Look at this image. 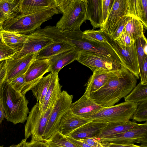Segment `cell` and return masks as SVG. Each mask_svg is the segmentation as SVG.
<instances>
[{
	"label": "cell",
	"mask_w": 147,
	"mask_h": 147,
	"mask_svg": "<svg viewBox=\"0 0 147 147\" xmlns=\"http://www.w3.org/2000/svg\"><path fill=\"white\" fill-rule=\"evenodd\" d=\"M58 13L55 7L29 15L19 13L5 20L2 24V29L21 34H28L39 28L44 22Z\"/></svg>",
	"instance_id": "obj_3"
},
{
	"label": "cell",
	"mask_w": 147,
	"mask_h": 147,
	"mask_svg": "<svg viewBox=\"0 0 147 147\" xmlns=\"http://www.w3.org/2000/svg\"><path fill=\"white\" fill-rule=\"evenodd\" d=\"M114 40L119 45L125 47H130L134 43L129 36L123 30Z\"/></svg>",
	"instance_id": "obj_38"
},
{
	"label": "cell",
	"mask_w": 147,
	"mask_h": 147,
	"mask_svg": "<svg viewBox=\"0 0 147 147\" xmlns=\"http://www.w3.org/2000/svg\"><path fill=\"white\" fill-rule=\"evenodd\" d=\"M26 147H49L44 141H38L27 142Z\"/></svg>",
	"instance_id": "obj_44"
},
{
	"label": "cell",
	"mask_w": 147,
	"mask_h": 147,
	"mask_svg": "<svg viewBox=\"0 0 147 147\" xmlns=\"http://www.w3.org/2000/svg\"><path fill=\"white\" fill-rule=\"evenodd\" d=\"M8 82L13 89L20 94L25 84V74L21 75Z\"/></svg>",
	"instance_id": "obj_37"
},
{
	"label": "cell",
	"mask_w": 147,
	"mask_h": 147,
	"mask_svg": "<svg viewBox=\"0 0 147 147\" xmlns=\"http://www.w3.org/2000/svg\"><path fill=\"white\" fill-rule=\"evenodd\" d=\"M0 147H2V146H0Z\"/></svg>",
	"instance_id": "obj_50"
},
{
	"label": "cell",
	"mask_w": 147,
	"mask_h": 147,
	"mask_svg": "<svg viewBox=\"0 0 147 147\" xmlns=\"http://www.w3.org/2000/svg\"><path fill=\"white\" fill-rule=\"evenodd\" d=\"M73 96L66 91L61 92L50 114L45 130L43 138L44 141L49 138L54 133L59 130L61 119L70 109Z\"/></svg>",
	"instance_id": "obj_7"
},
{
	"label": "cell",
	"mask_w": 147,
	"mask_h": 147,
	"mask_svg": "<svg viewBox=\"0 0 147 147\" xmlns=\"http://www.w3.org/2000/svg\"><path fill=\"white\" fill-rule=\"evenodd\" d=\"M128 14L137 18L147 28V0H127Z\"/></svg>",
	"instance_id": "obj_25"
},
{
	"label": "cell",
	"mask_w": 147,
	"mask_h": 147,
	"mask_svg": "<svg viewBox=\"0 0 147 147\" xmlns=\"http://www.w3.org/2000/svg\"><path fill=\"white\" fill-rule=\"evenodd\" d=\"M124 31L134 42L140 38L145 37L144 27L137 18L132 17L125 26Z\"/></svg>",
	"instance_id": "obj_27"
},
{
	"label": "cell",
	"mask_w": 147,
	"mask_h": 147,
	"mask_svg": "<svg viewBox=\"0 0 147 147\" xmlns=\"http://www.w3.org/2000/svg\"><path fill=\"white\" fill-rule=\"evenodd\" d=\"M62 16L55 26L62 30L78 31L86 19V0H55Z\"/></svg>",
	"instance_id": "obj_2"
},
{
	"label": "cell",
	"mask_w": 147,
	"mask_h": 147,
	"mask_svg": "<svg viewBox=\"0 0 147 147\" xmlns=\"http://www.w3.org/2000/svg\"><path fill=\"white\" fill-rule=\"evenodd\" d=\"M1 36L3 43L18 51H20L28 41L27 34H22L2 30Z\"/></svg>",
	"instance_id": "obj_26"
},
{
	"label": "cell",
	"mask_w": 147,
	"mask_h": 147,
	"mask_svg": "<svg viewBox=\"0 0 147 147\" xmlns=\"http://www.w3.org/2000/svg\"><path fill=\"white\" fill-rule=\"evenodd\" d=\"M2 24L0 25V43H3L2 40L1 34V31L3 30L2 27Z\"/></svg>",
	"instance_id": "obj_49"
},
{
	"label": "cell",
	"mask_w": 147,
	"mask_h": 147,
	"mask_svg": "<svg viewBox=\"0 0 147 147\" xmlns=\"http://www.w3.org/2000/svg\"><path fill=\"white\" fill-rule=\"evenodd\" d=\"M76 60L88 67L93 72L99 69L113 71L123 67L120 62L102 55L84 50L79 52Z\"/></svg>",
	"instance_id": "obj_8"
},
{
	"label": "cell",
	"mask_w": 147,
	"mask_h": 147,
	"mask_svg": "<svg viewBox=\"0 0 147 147\" xmlns=\"http://www.w3.org/2000/svg\"><path fill=\"white\" fill-rule=\"evenodd\" d=\"M78 140L92 147H105L100 141L99 138H92Z\"/></svg>",
	"instance_id": "obj_40"
},
{
	"label": "cell",
	"mask_w": 147,
	"mask_h": 147,
	"mask_svg": "<svg viewBox=\"0 0 147 147\" xmlns=\"http://www.w3.org/2000/svg\"><path fill=\"white\" fill-rule=\"evenodd\" d=\"M1 98L7 120L14 124L24 123L29 112L25 94L22 95L13 89L8 82H4L1 85Z\"/></svg>",
	"instance_id": "obj_4"
},
{
	"label": "cell",
	"mask_w": 147,
	"mask_h": 147,
	"mask_svg": "<svg viewBox=\"0 0 147 147\" xmlns=\"http://www.w3.org/2000/svg\"><path fill=\"white\" fill-rule=\"evenodd\" d=\"M6 116L5 111L3 107V104L1 98L0 99V123H1L4 118Z\"/></svg>",
	"instance_id": "obj_46"
},
{
	"label": "cell",
	"mask_w": 147,
	"mask_h": 147,
	"mask_svg": "<svg viewBox=\"0 0 147 147\" xmlns=\"http://www.w3.org/2000/svg\"><path fill=\"white\" fill-rule=\"evenodd\" d=\"M103 32L108 43L118 55L123 66L133 74L137 79H139V69L135 42L130 47L123 46L116 43L108 34Z\"/></svg>",
	"instance_id": "obj_10"
},
{
	"label": "cell",
	"mask_w": 147,
	"mask_h": 147,
	"mask_svg": "<svg viewBox=\"0 0 147 147\" xmlns=\"http://www.w3.org/2000/svg\"><path fill=\"white\" fill-rule=\"evenodd\" d=\"M99 139L102 143L126 144L138 143L141 144L143 147H147V122L123 133Z\"/></svg>",
	"instance_id": "obj_9"
},
{
	"label": "cell",
	"mask_w": 147,
	"mask_h": 147,
	"mask_svg": "<svg viewBox=\"0 0 147 147\" xmlns=\"http://www.w3.org/2000/svg\"><path fill=\"white\" fill-rule=\"evenodd\" d=\"M50 64L49 58L35 59L32 62L25 74V84L20 92L22 95L31 90L45 74L49 72Z\"/></svg>",
	"instance_id": "obj_11"
},
{
	"label": "cell",
	"mask_w": 147,
	"mask_h": 147,
	"mask_svg": "<svg viewBox=\"0 0 147 147\" xmlns=\"http://www.w3.org/2000/svg\"><path fill=\"white\" fill-rule=\"evenodd\" d=\"M27 35V41L21 50L11 58L18 59L30 54L36 53L54 42L53 39L44 35L37 30Z\"/></svg>",
	"instance_id": "obj_12"
},
{
	"label": "cell",
	"mask_w": 147,
	"mask_h": 147,
	"mask_svg": "<svg viewBox=\"0 0 147 147\" xmlns=\"http://www.w3.org/2000/svg\"><path fill=\"white\" fill-rule=\"evenodd\" d=\"M107 123L92 120L77 129L69 136L77 140L96 138L98 134L107 125Z\"/></svg>",
	"instance_id": "obj_19"
},
{
	"label": "cell",
	"mask_w": 147,
	"mask_h": 147,
	"mask_svg": "<svg viewBox=\"0 0 147 147\" xmlns=\"http://www.w3.org/2000/svg\"><path fill=\"white\" fill-rule=\"evenodd\" d=\"M6 75V60L0 61V99L1 98V85L4 81Z\"/></svg>",
	"instance_id": "obj_41"
},
{
	"label": "cell",
	"mask_w": 147,
	"mask_h": 147,
	"mask_svg": "<svg viewBox=\"0 0 147 147\" xmlns=\"http://www.w3.org/2000/svg\"><path fill=\"white\" fill-rule=\"evenodd\" d=\"M19 13L26 15L55 7V0H20Z\"/></svg>",
	"instance_id": "obj_20"
},
{
	"label": "cell",
	"mask_w": 147,
	"mask_h": 147,
	"mask_svg": "<svg viewBox=\"0 0 147 147\" xmlns=\"http://www.w3.org/2000/svg\"><path fill=\"white\" fill-rule=\"evenodd\" d=\"M18 51L4 43H0V61L12 58Z\"/></svg>",
	"instance_id": "obj_36"
},
{
	"label": "cell",
	"mask_w": 147,
	"mask_h": 147,
	"mask_svg": "<svg viewBox=\"0 0 147 147\" xmlns=\"http://www.w3.org/2000/svg\"><path fill=\"white\" fill-rule=\"evenodd\" d=\"M37 102L29 113L24 126V139L27 140L32 136L31 141H44L43 135L48 119L53 108L44 112L40 109Z\"/></svg>",
	"instance_id": "obj_5"
},
{
	"label": "cell",
	"mask_w": 147,
	"mask_h": 147,
	"mask_svg": "<svg viewBox=\"0 0 147 147\" xmlns=\"http://www.w3.org/2000/svg\"><path fill=\"white\" fill-rule=\"evenodd\" d=\"M66 137L69 140L80 147H92L78 140L75 139L70 136Z\"/></svg>",
	"instance_id": "obj_45"
},
{
	"label": "cell",
	"mask_w": 147,
	"mask_h": 147,
	"mask_svg": "<svg viewBox=\"0 0 147 147\" xmlns=\"http://www.w3.org/2000/svg\"><path fill=\"white\" fill-rule=\"evenodd\" d=\"M83 37L89 40L101 43H108L105 34L101 29L87 30L83 32Z\"/></svg>",
	"instance_id": "obj_33"
},
{
	"label": "cell",
	"mask_w": 147,
	"mask_h": 147,
	"mask_svg": "<svg viewBox=\"0 0 147 147\" xmlns=\"http://www.w3.org/2000/svg\"><path fill=\"white\" fill-rule=\"evenodd\" d=\"M92 120L81 117L74 113L69 109L61 119L59 131L65 136H69L77 129Z\"/></svg>",
	"instance_id": "obj_17"
},
{
	"label": "cell",
	"mask_w": 147,
	"mask_h": 147,
	"mask_svg": "<svg viewBox=\"0 0 147 147\" xmlns=\"http://www.w3.org/2000/svg\"><path fill=\"white\" fill-rule=\"evenodd\" d=\"M139 76L140 77V82L141 83H147V57L144 60L141 73Z\"/></svg>",
	"instance_id": "obj_42"
},
{
	"label": "cell",
	"mask_w": 147,
	"mask_h": 147,
	"mask_svg": "<svg viewBox=\"0 0 147 147\" xmlns=\"http://www.w3.org/2000/svg\"><path fill=\"white\" fill-rule=\"evenodd\" d=\"M26 140L24 139L22 140L21 142L16 145H12L8 147H26Z\"/></svg>",
	"instance_id": "obj_47"
},
{
	"label": "cell",
	"mask_w": 147,
	"mask_h": 147,
	"mask_svg": "<svg viewBox=\"0 0 147 147\" xmlns=\"http://www.w3.org/2000/svg\"><path fill=\"white\" fill-rule=\"evenodd\" d=\"M137 82L135 76L124 68L120 74L88 97L103 107H111L129 94L136 86Z\"/></svg>",
	"instance_id": "obj_1"
},
{
	"label": "cell",
	"mask_w": 147,
	"mask_h": 147,
	"mask_svg": "<svg viewBox=\"0 0 147 147\" xmlns=\"http://www.w3.org/2000/svg\"><path fill=\"white\" fill-rule=\"evenodd\" d=\"M75 48V46L68 43L54 40L53 43L36 53L35 59L49 58L59 54Z\"/></svg>",
	"instance_id": "obj_24"
},
{
	"label": "cell",
	"mask_w": 147,
	"mask_h": 147,
	"mask_svg": "<svg viewBox=\"0 0 147 147\" xmlns=\"http://www.w3.org/2000/svg\"><path fill=\"white\" fill-rule=\"evenodd\" d=\"M19 0H0V10L7 18L19 13Z\"/></svg>",
	"instance_id": "obj_30"
},
{
	"label": "cell",
	"mask_w": 147,
	"mask_h": 147,
	"mask_svg": "<svg viewBox=\"0 0 147 147\" xmlns=\"http://www.w3.org/2000/svg\"><path fill=\"white\" fill-rule=\"evenodd\" d=\"M79 52L75 48L49 58L51 64L49 72L53 74H58L59 72L62 68L76 60Z\"/></svg>",
	"instance_id": "obj_21"
},
{
	"label": "cell",
	"mask_w": 147,
	"mask_h": 147,
	"mask_svg": "<svg viewBox=\"0 0 147 147\" xmlns=\"http://www.w3.org/2000/svg\"><path fill=\"white\" fill-rule=\"evenodd\" d=\"M124 67L115 71H111L99 69L93 72L85 86H86L84 95L89 97L107 83L114 78L122 71Z\"/></svg>",
	"instance_id": "obj_13"
},
{
	"label": "cell",
	"mask_w": 147,
	"mask_h": 147,
	"mask_svg": "<svg viewBox=\"0 0 147 147\" xmlns=\"http://www.w3.org/2000/svg\"><path fill=\"white\" fill-rule=\"evenodd\" d=\"M44 141L49 147H80L69 140L59 131Z\"/></svg>",
	"instance_id": "obj_31"
},
{
	"label": "cell",
	"mask_w": 147,
	"mask_h": 147,
	"mask_svg": "<svg viewBox=\"0 0 147 147\" xmlns=\"http://www.w3.org/2000/svg\"><path fill=\"white\" fill-rule=\"evenodd\" d=\"M103 108L83 94L80 99L71 104L70 109L74 114L82 118L89 119Z\"/></svg>",
	"instance_id": "obj_16"
},
{
	"label": "cell",
	"mask_w": 147,
	"mask_h": 147,
	"mask_svg": "<svg viewBox=\"0 0 147 147\" xmlns=\"http://www.w3.org/2000/svg\"><path fill=\"white\" fill-rule=\"evenodd\" d=\"M105 147H143L141 146L133 144H126L111 143H102Z\"/></svg>",
	"instance_id": "obj_43"
},
{
	"label": "cell",
	"mask_w": 147,
	"mask_h": 147,
	"mask_svg": "<svg viewBox=\"0 0 147 147\" xmlns=\"http://www.w3.org/2000/svg\"><path fill=\"white\" fill-rule=\"evenodd\" d=\"M36 53L18 59L11 58L6 60V75L4 82H9L21 75L25 74L31 64L35 59Z\"/></svg>",
	"instance_id": "obj_14"
},
{
	"label": "cell",
	"mask_w": 147,
	"mask_h": 147,
	"mask_svg": "<svg viewBox=\"0 0 147 147\" xmlns=\"http://www.w3.org/2000/svg\"><path fill=\"white\" fill-rule=\"evenodd\" d=\"M61 87L59 83L58 75L53 74L45 96L42 102L39 104L40 109L42 112L53 107L61 94Z\"/></svg>",
	"instance_id": "obj_18"
},
{
	"label": "cell",
	"mask_w": 147,
	"mask_h": 147,
	"mask_svg": "<svg viewBox=\"0 0 147 147\" xmlns=\"http://www.w3.org/2000/svg\"><path fill=\"white\" fill-rule=\"evenodd\" d=\"M124 98L125 102L136 103L147 100V83L142 84L140 82Z\"/></svg>",
	"instance_id": "obj_29"
},
{
	"label": "cell",
	"mask_w": 147,
	"mask_h": 147,
	"mask_svg": "<svg viewBox=\"0 0 147 147\" xmlns=\"http://www.w3.org/2000/svg\"><path fill=\"white\" fill-rule=\"evenodd\" d=\"M141 124L130 120L124 122L108 123L98 134L96 138H103L120 134L140 126Z\"/></svg>",
	"instance_id": "obj_22"
},
{
	"label": "cell",
	"mask_w": 147,
	"mask_h": 147,
	"mask_svg": "<svg viewBox=\"0 0 147 147\" xmlns=\"http://www.w3.org/2000/svg\"><path fill=\"white\" fill-rule=\"evenodd\" d=\"M128 15L127 0H114L107 19L100 29L109 35L111 31L121 17Z\"/></svg>",
	"instance_id": "obj_15"
},
{
	"label": "cell",
	"mask_w": 147,
	"mask_h": 147,
	"mask_svg": "<svg viewBox=\"0 0 147 147\" xmlns=\"http://www.w3.org/2000/svg\"><path fill=\"white\" fill-rule=\"evenodd\" d=\"M86 17L90 20L93 30L100 28L102 24V0H86Z\"/></svg>",
	"instance_id": "obj_23"
},
{
	"label": "cell",
	"mask_w": 147,
	"mask_h": 147,
	"mask_svg": "<svg viewBox=\"0 0 147 147\" xmlns=\"http://www.w3.org/2000/svg\"><path fill=\"white\" fill-rule=\"evenodd\" d=\"M7 18L0 10V25L2 24Z\"/></svg>",
	"instance_id": "obj_48"
},
{
	"label": "cell",
	"mask_w": 147,
	"mask_h": 147,
	"mask_svg": "<svg viewBox=\"0 0 147 147\" xmlns=\"http://www.w3.org/2000/svg\"><path fill=\"white\" fill-rule=\"evenodd\" d=\"M138 103L125 102L111 107H103L89 119L107 123L127 121L131 119Z\"/></svg>",
	"instance_id": "obj_6"
},
{
	"label": "cell",
	"mask_w": 147,
	"mask_h": 147,
	"mask_svg": "<svg viewBox=\"0 0 147 147\" xmlns=\"http://www.w3.org/2000/svg\"><path fill=\"white\" fill-rule=\"evenodd\" d=\"M131 119L133 121L147 122V100L138 103Z\"/></svg>",
	"instance_id": "obj_35"
},
{
	"label": "cell",
	"mask_w": 147,
	"mask_h": 147,
	"mask_svg": "<svg viewBox=\"0 0 147 147\" xmlns=\"http://www.w3.org/2000/svg\"><path fill=\"white\" fill-rule=\"evenodd\" d=\"M136 47L139 69V75L141 74L144 60L147 57L144 49L147 39L145 37L140 38L134 42Z\"/></svg>",
	"instance_id": "obj_32"
},
{
	"label": "cell",
	"mask_w": 147,
	"mask_h": 147,
	"mask_svg": "<svg viewBox=\"0 0 147 147\" xmlns=\"http://www.w3.org/2000/svg\"><path fill=\"white\" fill-rule=\"evenodd\" d=\"M132 17L127 15L120 18L113 28L110 34L108 35L112 39L115 40L117 39Z\"/></svg>",
	"instance_id": "obj_34"
},
{
	"label": "cell",
	"mask_w": 147,
	"mask_h": 147,
	"mask_svg": "<svg viewBox=\"0 0 147 147\" xmlns=\"http://www.w3.org/2000/svg\"><path fill=\"white\" fill-rule=\"evenodd\" d=\"M53 74L50 73L42 78L31 89L34 96L40 104L43 100L49 88Z\"/></svg>",
	"instance_id": "obj_28"
},
{
	"label": "cell",
	"mask_w": 147,
	"mask_h": 147,
	"mask_svg": "<svg viewBox=\"0 0 147 147\" xmlns=\"http://www.w3.org/2000/svg\"><path fill=\"white\" fill-rule=\"evenodd\" d=\"M114 1V0H102V24L105 22L107 19Z\"/></svg>",
	"instance_id": "obj_39"
}]
</instances>
